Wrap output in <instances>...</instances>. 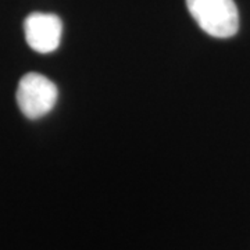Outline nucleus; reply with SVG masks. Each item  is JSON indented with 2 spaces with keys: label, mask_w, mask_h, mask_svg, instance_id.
<instances>
[{
  "label": "nucleus",
  "mask_w": 250,
  "mask_h": 250,
  "mask_svg": "<svg viewBox=\"0 0 250 250\" xmlns=\"http://www.w3.org/2000/svg\"><path fill=\"white\" fill-rule=\"evenodd\" d=\"M25 39L38 53H52L62 42V20L50 13H32L24 21Z\"/></svg>",
  "instance_id": "nucleus-3"
},
{
  "label": "nucleus",
  "mask_w": 250,
  "mask_h": 250,
  "mask_svg": "<svg viewBox=\"0 0 250 250\" xmlns=\"http://www.w3.org/2000/svg\"><path fill=\"white\" fill-rule=\"evenodd\" d=\"M59 90L49 78L39 72L25 74L17 88V103L22 114L28 118H41L53 110Z\"/></svg>",
  "instance_id": "nucleus-2"
},
{
  "label": "nucleus",
  "mask_w": 250,
  "mask_h": 250,
  "mask_svg": "<svg viewBox=\"0 0 250 250\" xmlns=\"http://www.w3.org/2000/svg\"><path fill=\"white\" fill-rule=\"evenodd\" d=\"M190 16L206 34L231 38L239 28V13L233 0H187Z\"/></svg>",
  "instance_id": "nucleus-1"
}]
</instances>
